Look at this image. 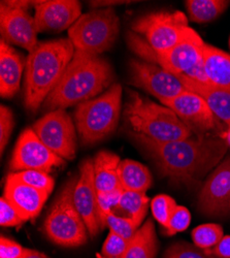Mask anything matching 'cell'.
I'll list each match as a JSON object with an SVG mask.
<instances>
[{"label": "cell", "instance_id": "cell-1", "mask_svg": "<svg viewBox=\"0 0 230 258\" xmlns=\"http://www.w3.org/2000/svg\"><path fill=\"white\" fill-rule=\"evenodd\" d=\"M156 163L162 176L175 184L198 185L217 167L228 150L226 139L217 136L196 137L172 143H155L134 137Z\"/></svg>", "mask_w": 230, "mask_h": 258}, {"label": "cell", "instance_id": "cell-2", "mask_svg": "<svg viewBox=\"0 0 230 258\" xmlns=\"http://www.w3.org/2000/svg\"><path fill=\"white\" fill-rule=\"evenodd\" d=\"M111 64L98 55L75 51L63 76L44 102L50 112L97 97L113 83Z\"/></svg>", "mask_w": 230, "mask_h": 258}, {"label": "cell", "instance_id": "cell-3", "mask_svg": "<svg viewBox=\"0 0 230 258\" xmlns=\"http://www.w3.org/2000/svg\"><path fill=\"white\" fill-rule=\"evenodd\" d=\"M75 49L69 38L39 42L26 60L24 103L36 112L55 89L70 63Z\"/></svg>", "mask_w": 230, "mask_h": 258}, {"label": "cell", "instance_id": "cell-4", "mask_svg": "<svg viewBox=\"0 0 230 258\" xmlns=\"http://www.w3.org/2000/svg\"><path fill=\"white\" fill-rule=\"evenodd\" d=\"M128 97L123 109V119L130 135L155 143L183 141L193 136L170 107L127 90Z\"/></svg>", "mask_w": 230, "mask_h": 258}, {"label": "cell", "instance_id": "cell-5", "mask_svg": "<svg viewBox=\"0 0 230 258\" xmlns=\"http://www.w3.org/2000/svg\"><path fill=\"white\" fill-rule=\"evenodd\" d=\"M122 107V87L114 84L101 95L76 106L74 123L83 145L106 139L118 126Z\"/></svg>", "mask_w": 230, "mask_h": 258}, {"label": "cell", "instance_id": "cell-6", "mask_svg": "<svg viewBox=\"0 0 230 258\" xmlns=\"http://www.w3.org/2000/svg\"><path fill=\"white\" fill-rule=\"evenodd\" d=\"M78 179L70 178L62 188L51 206L43 226L47 238L62 247H79L86 244L88 240L87 226L73 202Z\"/></svg>", "mask_w": 230, "mask_h": 258}, {"label": "cell", "instance_id": "cell-7", "mask_svg": "<svg viewBox=\"0 0 230 258\" xmlns=\"http://www.w3.org/2000/svg\"><path fill=\"white\" fill-rule=\"evenodd\" d=\"M119 26V18L113 9L95 10L79 18L68 29V38L75 51L99 56L114 45Z\"/></svg>", "mask_w": 230, "mask_h": 258}, {"label": "cell", "instance_id": "cell-8", "mask_svg": "<svg viewBox=\"0 0 230 258\" xmlns=\"http://www.w3.org/2000/svg\"><path fill=\"white\" fill-rule=\"evenodd\" d=\"M132 30L144 37L147 44L161 55L188 34V18L182 12H159L137 18L131 24Z\"/></svg>", "mask_w": 230, "mask_h": 258}, {"label": "cell", "instance_id": "cell-9", "mask_svg": "<svg viewBox=\"0 0 230 258\" xmlns=\"http://www.w3.org/2000/svg\"><path fill=\"white\" fill-rule=\"evenodd\" d=\"M162 104L173 110L193 136L226 137L227 131L224 127L226 124L214 115L208 104L198 94L186 90Z\"/></svg>", "mask_w": 230, "mask_h": 258}, {"label": "cell", "instance_id": "cell-10", "mask_svg": "<svg viewBox=\"0 0 230 258\" xmlns=\"http://www.w3.org/2000/svg\"><path fill=\"white\" fill-rule=\"evenodd\" d=\"M32 131L53 153L62 159L72 160L76 153V128L63 110L46 114L34 123Z\"/></svg>", "mask_w": 230, "mask_h": 258}, {"label": "cell", "instance_id": "cell-11", "mask_svg": "<svg viewBox=\"0 0 230 258\" xmlns=\"http://www.w3.org/2000/svg\"><path fill=\"white\" fill-rule=\"evenodd\" d=\"M130 82L162 103L187 90L177 75L167 72L158 64L144 60L130 62Z\"/></svg>", "mask_w": 230, "mask_h": 258}, {"label": "cell", "instance_id": "cell-12", "mask_svg": "<svg viewBox=\"0 0 230 258\" xmlns=\"http://www.w3.org/2000/svg\"><path fill=\"white\" fill-rule=\"evenodd\" d=\"M63 164V159L53 153L43 144L32 129H26L20 136L10 163L13 170L51 171Z\"/></svg>", "mask_w": 230, "mask_h": 258}, {"label": "cell", "instance_id": "cell-13", "mask_svg": "<svg viewBox=\"0 0 230 258\" xmlns=\"http://www.w3.org/2000/svg\"><path fill=\"white\" fill-rule=\"evenodd\" d=\"M0 30L2 39L9 45L21 47L29 53L38 45L34 18L28 11L17 8L10 2L0 4Z\"/></svg>", "mask_w": 230, "mask_h": 258}, {"label": "cell", "instance_id": "cell-14", "mask_svg": "<svg viewBox=\"0 0 230 258\" xmlns=\"http://www.w3.org/2000/svg\"><path fill=\"white\" fill-rule=\"evenodd\" d=\"M73 202L90 236L94 238L102 229L98 205V191L94 180V165L91 159H86L80 167V177L73 192Z\"/></svg>", "mask_w": 230, "mask_h": 258}, {"label": "cell", "instance_id": "cell-15", "mask_svg": "<svg viewBox=\"0 0 230 258\" xmlns=\"http://www.w3.org/2000/svg\"><path fill=\"white\" fill-rule=\"evenodd\" d=\"M198 208L207 216H223L230 211V156L220 162L203 183Z\"/></svg>", "mask_w": 230, "mask_h": 258}, {"label": "cell", "instance_id": "cell-16", "mask_svg": "<svg viewBox=\"0 0 230 258\" xmlns=\"http://www.w3.org/2000/svg\"><path fill=\"white\" fill-rule=\"evenodd\" d=\"M34 8L38 32H60L69 29L82 16V6L75 0L34 2Z\"/></svg>", "mask_w": 230, "mask_h": 258}, {"label": "cell", "instance_id": "cell-17", "mask_svg": "<svg viewBox=\"0 0 230 258\" xmlns=\"http://www.w3.org/2000/svg\"><path fill=\"white\" fill-rule=\"evenodd\" d=\"M205 42L192 28L188 34L167 52L156 55L155 64L174 75H184L202 60Z\"/></svg>", "mask_w": 230, "mask_h": 258}, {"label": "cell", "instance_id": "cell-18", "mask_svg": "<svg viewBox=\"0 0 230 258\" xmlns=\"http://www.w3.org/2000/svg\"><path fill=\"white\" fill-rule=\"evenodd\" d=\"M4 198L15 208L23 221L38 216L49 195L17 180L10 174L6 181Z\"/></svg>", "mask_w": 230, "mask_h": 258}, {"label": "cell", "instance_id": "cell-19", "mask_svg": "<svg viewBox=\"0 0 230 258\" xmlns=\"http://www.w3.org/2000/svg\"><path fill=\"white\" fill-rule=\"evenodd\" d=\"M26 61L8 42H0V94L4 98L15 96L21 85Z\"/></svg>", "mask_w": 230, "mask_h": 258}, {"label": "cell", "instance_id": "cell-20", "mask_svg": "<svg viewBox=\"0 0 230 258\" xmlns=\"http://www.w3.org/2000/svg\"><path fill=\"white\" fill-rule=\"evenodd\" d=\"M185 88L201 96L210 106L214 115L226 125L230 124V90L203 85L190 80L184 75H178Z\"/></svg>", "mask_w": 230, "mask_h": 258}, {"label": "cell", "instance_id": "cell-21", "mask_svg": "<svg viewBox=\"0 0 230 258\" xmlns=\"http://www.w3.org/2000/svg\"><path fill=\"white\" fill-rule=\"evenodd\" d=\"M202 61L211 85L217 88L230 90V55L204 44Z\"/></svg>", "mask_w": 230, "mask_h": 258}, {"label": "cell", "instance_id": "cell-22", "mask_svg": "<svg viewBox=\"0 0 230 258\" xmlns=\"http://www.w3.org/2000/svg\"><path fill=\"white\" fill-rule=\"evenodd\" d=\"M120 162L121 159L118 155L108 151H101L95 156L93 160L94 180L98 193L122 189L118 175Z\"/></svg>", "mask_w": 230, "mask_h": 258}, {"label": "cell", "instance_id": "cell-23", "mask_svg": "<svg viewBox=\"0 0 230 258\" xmlns=\"http://www.w3.org/2000/svg\"><path fill=\"white\" fill-rule=\"evenodd\" d=\"M118 175L121 188L124 191L145 193L152 185V175L149 168L131 159L121 160Z\"/></svg>", "mask_w": 230, "mask_h": 258}, {"label": "cell", "instance_id": "cell-24", "mask_svg": "<svg viewBox=\"0 0 230 258\" xmlns=\"http://www.w3.org/2000/svg\"><path fill=\"white\" fill-rule=\"evenodd\" d=\"M157 253V236L151 219L138 228L129 241L124 258H155Z\"/></svg>", "mask_w": 230, "mask_h": 258}, {"label": "cell", "instance_id": "cell-25", "mask_svg": "<svg viewBox=\"0 0 230 258\" xmlns=\"http://www.w3.org/2000/svg\"><path fill=\"white\" fill-rule=\"evenodd\" d=\"M148 208L149 199L144 193L123 190L119 204L113 213L131 219L139 227L148 213Z\"/></svg>", "mask_w": 230, "mask_h": 258}, {"label": "cell", "instance_id": "cell-26", "mask_svg": "<svg viewBox=\"0 0 230 258\" xmlns=\"http://www.w3.org/2000/svg\"><path fill=\"white\" fill-rule=\"evenodd\" d=\"M186 9L189 19L196 23H208L220 17L228 8L225 0H188Z\"/></svg>", "mask_w": 230, "mask_h": 258}, {"label": "cell", "instance_id": "cell-27", "mask_svg": "<svg viewBox=\"0 0 230 258\" xmlns=\"http://www.w3.org/2000/svg\"><path fill=\"white\" fill-rule=\"evenodd\" d=\"M223 236V228L213 223L199 225L192 231V240L195 246L203 250L214 248Z\"/></svg>", "mask_w": 230, "mask_h": 258}, {"label": "cell", "instance_id": "cell-28", "mask_svg": "<svg viewBox=\"0 0 230 258\" xmlns=\"http://www.w3.org/2000/svg\"><path fill=\"white\" fill-rule=\"evenodd\" d=\"M12 175L20 182L29 185L38 191L45 192L49 196L51 195L54 189L55 181L53 177H51L47 171L22 170V171H18V173H14Z\"/></svg>", "mask_w": 230, "mask_h": 258}, {"label": "cell", "instance_id": "cell-29", "mask_svg": "<svg viewBox=\"0 0 230 258\" xmlns=\"http://www.w3.org/2000/svg\"><path fill=\"white\" fill-rule=\"evenodd\" d=\"M106 225L110 228L111 231L115 232L128 242L133 238V235L138 230V226L131 219L118 216V215L114 213L108 215Z\"/></svg>", "mask_w": 230, "mask_h": 258}, {"label": "cell", "instance_id": "cell-30", "mask_svg": "<svg viewBox=\"0 0 230 258\" xmlns=\"http://www.w3.org/2000/svg\"><path fill=\"white\" fill-rule=\"evenodd\" d=\"M176 208L177 204L175 200L169 196H157L151 202L153 216L163 227H165L167 223H169V220Z\"/></svg>", "mask_w": 230, "mask_h": 258}, {"label": "cell", "instance_id": "cell-31", "mask_svg": "<svg viewBox=\"0 0 230 258\" xmlns=\"http://www.w3.org/2000/svg\"><path fill=\"white\" fill-rule=\"evenodd\" d=\"M164 258H217L205 250L185 242L177 243L166 250Z\"/></svg>", "mask_w": 230, "mask_h": 258}, {"label": "cell", "instance_id": "cell-32", "mask_svg": "<svg viewBox=\"0 0 230 258\" xmlns=\"http://www.w3.org/2000/svg\"><path fill=\"white\" fill-rule=\"evenodd\" d=\"M128 243V241L124 240L120 235L110 231V234L102 246V258H124Z\"/></svg>", "mask_w": 230, "mask_h": 258}, {"label": "cell", "instance_id": "cell-33", "mask_svg": "<svg viewBox=\"0 0 230 258\" xmlns=\"http://www.w3.org/2000/svg\"><path fill=\"white\" fill-rule=\"evenodd\" d=\"M191 214L185 207L177 206L173 212L169 223L164 227L167 235H174L178 232L184 231L190 225Z\"/></svg>", "mask_w": 230, "mask_h": 258}, {"label": "cell", "instance_id": "cell-34", "mask_svg": "<svg viewBox=\"0 0 230 258\" xmlns=\"http://www.w3.org/2000/svg\"><path fill=\"white\" fill-rule=\"evenodd\" d=\"M15 120L11 109L2 104L0 106V151L5 152V148L9 143L12 132L14 129Z\"/></svg>", "mask_w": 230, "mask_h": 258}, {"label": "cell", "instance_id": "cell-35", "mask_svg": "<svg viewBox=\"0 0 230 258\" xmlns=\"http://www.w3.org/2000/svg\"><path fill=\"white\" fill-rule=\"evenodd\" d=\"M24 221L20 217L15 208L5 199L0 200V224L4 227L18 226Z\"/></svg>", "mask_w": 230, "mask_h": 258}, {"label": "cell", "instance_id": "cell-36", "mask_svg": "<svg viewBox=\"0 0 230 258\" xmlns=\"http://www.w3.org/2000/svg\"><path fill=\"white\" fill-rule=\"evenodd\" d=\"M25 249L18 243L2 236L0 241V258H21Z\"/></svg>", "mask_w": 230, "mask_h": 258}, {"label": "cell", "instance_id": "cell-37", "mask_svg": "<svg viewBox=\"0 0 230 258\" xmlns=\"http://www.w3.org/2000/svg\"><path fill=\"white\" fill-rule=\"evenodd\" d=\"M184 76L189 78L192 81L197 82V83H200L203 85H211V83H210V81H208V78L206 76L202 60L199 61L196 66L194 68H192L190 71H188L186 74H184Z\"/></svg>", "mask_w": 230, "mask_h": 258}, {"label": "cell", "instance_id": "cell-38", "mask_svg": "<svg viewBox=\"0 0 230 258\" xmlns=\"http://www.w3.org/2000/svg\"><path fill=\"white\" fill-rule=\"evenodd\" d=\"M205 251L217 258H230V235L223 236L214 248Z\"/></svg>", "mask_w": 230, "mask_h": 258}, {"label": "cell", "instance_id": "cell-39", "mask_svg": "<svg viewBox=\"0 0 230 258\" xmlns=\"http://www.w3.org/2000/svg\"><path fill=\"white\" fill-rule=\"evenodd\" d=\"M21 258H47L44 254H41L37 251L34 250H29V249H25V252L23 254V256Z\"/></svg>", "mask_w": 230, "mask_h": 258}, {"label": "cell", "instance_id": "cell-40", "mask_svg": "<svg viewBox=\"0 0 230 258\" xmlns=\"http://www.w3.org/2000/svg\"><path fill=\"white\" fill-rule=\"evenodd\" d=\"M225 139H226V142H227L228 146L230 147V124L227 125V132H226V137H225Z\"/></svg>", "mask_w": 230, "mask_h": 258}, {"label": "cell", "instance_id": "cell-41", "mask_svg": "<svg viewBox=\"0 0 230 258\" xmlns=\"http://www.w3.org/2000/svg\"><path fill=\"white\" fill-rule=\"evenodd\" d=\"M229 47H230V38H229Z\"/></svg>", "mask_w": 230, "mask_h": 258}]
</instances>
